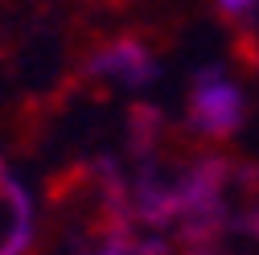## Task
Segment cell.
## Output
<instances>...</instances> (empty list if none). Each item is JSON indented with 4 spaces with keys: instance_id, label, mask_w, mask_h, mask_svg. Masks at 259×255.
Instances as JSON below:
<instances>
[{
    "instance_id": "1",
    "label": "cell",
    "mask_w": 259,
    "mask_h": 255,
    "mask_svg": "<svg viewBox=\"0 0 259 255\" xmlns=\"http://www.w3.org/2000/svg\"><path fill=\"white\" fill-rule=\"evenodd\" d=\"M189 115L206 136H231L243 123V91L235 82H226L218 70H206L198 78V87H193Z\"/></svg>"
},
{
    "instance_id": "2",
    "label": "cell",
    "mask_w": 259,
    "mask_h": 255,
    "mask_svg": "<svg viewBox=\"0 0 259 255\" xmlns=\"http://www.w3.org/2000/svg\"><path fill=\"white\" fill-rule=\"evenodd\" d=\"M95 70H99V74H115V78H123V82H144V78L152 74V58H148L140 46L123 41V46L107 50L99 62H95Z\"/></svg>"
},
{
    "instance_id": "3",
    "label": "cell",
    "mask_w": 259,
    "mask_h": 255,
    "mask_svg": "<svg viewBox=\"0 0 259 255\" xmlns=\"http://www.w3.org/2000/svg\"><path fill=\"white\" fill-rule=\"evenodd\" d=\"M0 185H5V194L13 198V206H17V222H13V235H9V243L5 247H0V255H21L25 247H29V235H33V231H29V198H25V189L17 185V181H0Z\"/></svg>"
},
{
    "instance_id": "4",
    "label": "cell",
    "mask_w": 259,
    "mask_h": 255,
    "mask_svg": "<svg viewBox=\"0 0 259 255\" xmlns=\"http://www.w3.org/2000/svg\"><path fill=\"white\" fill-rule=\"evenodd\" d=\"M255 5H259V0H218V9H222L226 17H247Z\"/></svg>"
}]
</instances>
